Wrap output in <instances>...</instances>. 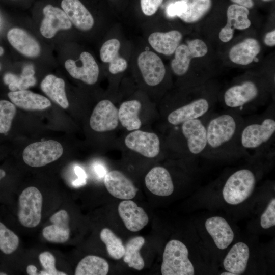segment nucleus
I'll use <instances>...</instances> for the list:
<instances>
[{
	"instance_id": "obj_1",
	"label": "nucleus",
	"mask_w": 275,
	"mask_h": 275,
	"mask_svg": "<svg viewBox=\"0 0 275 275\" xmlns=\"http://www.w3.org/2000/svg\"><path fill=\"white\" fill-rule=\"evenodd\" d=\"M204 120L207 143L203 154L240 152L239 135L244 122L240 114L227 109L220 114H210Z\"/></svg>"
},
{
	"instance_id": "obj_2",
	"label": "nucleus",
	"mask_w": 275,
	"mask_h": 275,
	"mask_svg": "<svg viewBox=\"0 0 275 275\" xmlns=\"http://www.w3.org/2000/svg\"><path fill=\"white\" fill-rule=\"evenodd\" d=\"M270 110L250 121L244 120L239 141L241 152L257 154L268 150L275 134L274 113Z\"/></svg>"
},
{
	"instance_id": "obj_3",
	"label": "nucleus",
	"mask_w": 275,
	"mask_h": 275,
	"mask_svg": "<svg viewBox=\"0 0 275 275\" xmlns=\"http://www.w3.org/2000/svg\"><path fill=\"white\" fill-rule=\"evenodd\" d=\"M260 91L252 80H245L228 88L223 96L224 105L228 110L239 114L257 109L260 105L258 98Z\"/></svg>"
},
{
	"instance_id": "obj_4",
	"label": "nucleus",
	"mask_w": 275,
	"mask_h": 275,
	"mask_svg": "<svg viewBox=\"0 0 275 275\" xmlns=\"http://www.w3.org/2000/svg\"><path fill=\"white\" fill-rule=\"evenodd\" d=\"M162 275H193L195 269L188 258L186 246L176 239L170 240L166 245L161 265Z\"/></svg>"
},
{
	"instance_id": "obj_5",
	"label": "nucleus",
	"mask_w": 275,
	"mask_h": 275,
	"mask_svg": "<svg viewBox=\"0 0 275 275\" xmlns=\"http://www.w3.org/2000/svg\"><path fill=\"white\" fill-rule=\"evenodd\" d=\"M256 183L254 172L248 169L237 170L226 180L222 191L224 200L229 204L237 205L246 200Z\"/></svg>"
},
{
	"instance_id": "obj_6",
	"label": "nucleus",
	"mask_w": 275,
	"mask_h": 275,
	"mask_svg": "<svg viewBox=\"0 0 275 275\" xmlns=\"http://www.w3.org/2000/svg\"><path fill=\"white\" fill-rule=\"evenodd\" d=\"M43 198L39 190L34 186L24 189L18 198L17 213L20 224L27 228H34L41 220Z\"/></svg>"
},
{
	"instance_id": "obj_7",
	"label": "nucleus",
	"mask_w": 275,
	"mask_h": 275,
	"mask_svg": "<svg viewBox=\"0 0 275 275\" xmlns=\"http://www.w3.org/2000/svg\"><path fill=\"white\" fill-rule=\"evenodd\" d=\"M61 144L54 140L35 142L26 146L22 157L24 162L32 167L44 166L59 159L63 154Z\"/></svg>"
},
{
	"instance_id": "obj_8",
	"label": "nucleus",
	"mask_w": 275,
	"mask_h": 275,
	"mask_svg": "<svg viewBox=\"0 0 275 275\" xmlns=\"http://www.w3.org/2000/svg\"><path fill=\"white\" fill-rule=\"evenodd\" d=\"M213 105L207 97H196L170 112L167 119L171 125L176 126L189 120L203 118L211 113Z\"/></svg>"
},
{
	"instance_id": "obj_9",
	"label": "nucleus",
	"mask_w": 275,
	"mask_h": 275,
	"mask_svg": "<svg viewBox=\"0 0 275 275\" xmlns=\"http://www.w3.org/2000/svg\"><path fill=\"white\" fill-rule=\"evenodd\" d=\"M136 63L144 82L148 86H156L164 79L166 67L161 58L155 51L149 49L141 51L136 57Z\"/></svg>"
},
{
	"instance_id": "obj_10",
	"label": "nucleus",
	"mask_w": 275,
	"mask_h": 275,
	"mask_svg": "<svg viewBox=\"0 0 275 275\" xmlns=\"http://www.w3.org/2000/svg\"><path fill=\"white\" fill-rule=\"evenodd\" d=\"M207 52L206 44L199 39L188 41L186 44H180L171 62L172 71L177 76L184 75L188 71L191 59L203 57Z\"/></svg>"
},
{
	"instance_id": "obj_11",
	"label": "nucleus",
	"mask_w": 275,
	"mask_h": 275,
	"mask_svg": "<svg viewBox=\"0 0 275 275\" xmlns=\"http://www.w3.org/2000/svg\"><path fill=\"white\" fill-rule=\"evenodd\" d=\"M65 67L73 78L86 84L94 85L98 80L99 66L93 55L88 51L82 52L76 60H67L65 62Z\"/></svg>"
},
{
	"instance_id": "obj_12",
	"label": "nucleus",
	"mask_w": 275,
	"mask_h": 275,
	"mask_svg": "<svg viewBox=\"0 0 275 275\" xmlns=\"http://www.w3.org/2000/svg\"><path fill=\"white\" fill-rule=\"evenodd\" d=\"M180 125L186 150L191 155L203 154L207 143L204 118L189 120Z\"/></svg>"
},
{
	"instance_id": "obj_13",
	"label": "nucleus",
	"mask_w": 275,
	"mask_h": 275,
	"mask_svg": "<svg viewBox=\"0 0 275 275\" xmlns=\"http://www.w3.org/2000/svg\"><path fill=\"white\" fill-rule=\"evenodd\" d=\"M126 147L148 158L157 156L160 150V140L155 133L135 130L125 138Z\"/></svg>"
},
{
	"instance_id": "obj_14",
	"label": "nucleus",
	"mask_w": 275,
	"mask_h": 275,
	"mask_svg": "<svg viewBox=\"0 0 275 275\" xmlns=\"http://www.w3.org/2000/svg\"><path fill=\"white\" fill-rule=\"evenodd\" d=\"M118 123V109L107 99L101 100L97 104L90 119L91 128L97 132L113 130Z\"/></svg>"
},
{
	"instance_id": "obj_15",
	"label": "nucleus",
	"mask_w": 275,
	"mask_h": 275,
	"mask_svg": "<svg viewBox=\"0 0 275 275\" xmlns=\"http://www.w3.org/2000/svg\"><path fill=\"white\" fill-rule=\"evenodd\" d=\"M44 18L42 20L40 31L46 38L53 37L61 30H69L72 24L64 11L60 8L48 4L43 9Z\"/></svg>"
},
{
	"instance_id": "obj_16",
	"label": "nucleus",
	"mask_w": 275,
	"mask_h": 275,
	"mask_svg": "<svg viewBox=\"0 0 275 275\" xmlns=\"http://www.w3.org/2000/svg\"><path fill=\"white\" fill-rule=\"evenodd\" d=\"M122 43L117 38L112 37L102 44L99 51L101 61L108 65V71L116 75L124 72L128 66L127 59L120 54Z\"/></svg>"
},
{
	"instance_id": "obj_17",
	"label": "nucleus",
	"mask_w": 275,
	"mask_h": 275,
	"mask_svg": "<svg viewBox=\"0 0 275 275\" xmlns=\"http://www.w3.org/2000/svg\"><path fill=\"white\" fill-rule=\"evenodd\" d=\"M248 8L235 4L229 6L227 11V22L219 33V38L223 42L230 41L235 29L244 30L249 28L251 22L249 19Z\"/></svg>"
},
{
	"instance_id": "obj_18",
	"label": "nucleus",
	"mask_w": 275,
	"mask_h": 275,
	"mask_svg": "<svg viewBox=\"0 0 275 275\" xmlns=\"http://www.w3.org/2000/svg\"><path fill=\"white\" fill-rule=\"evenodd\" d=\"M104 183L111 195L123 200L133 199L138 190L130 179L117 170L111 171L106 174Z\"/></svg>"
},
{
	"instance_id": "obj_19",
	"label": "nucleus",
	"mask_w": 275,
	"mask_h": 275,
	"mask_svg": "<svg viewBox=\"0 0 275 275\" xmlns=\"http://www.w3.org/2000/svg\"><path fill=\"white\" fill-rule=\"evenodd\" d=\"M118 211L126 228L131 232L141 230L148 223L149 217L145 211L132 200L121 201Z\"/></svg>"
},
{
	"instance_id": "obj_20",
	"label": "nucleus",
	"mask_w": 275,
	"mask_h": 275,
	"mask_svg": "<svg viewBox=\"0 0 275 275\" xmlns=\"http://www.w3.org/2000/svg\"><path fill=\"white\" fill-rule=\"evenodd\" d=\"M61 5L72 24L77 29L88 31L93 28L94 18L79 0H62Z\"/></svg>"
},
{
	"instance_id": "obj_21",
	"label": "nucleus",
	"mask_w": 275,
	"mask_h": 275,
	"mask_svg": "<svg viewBox=\"0 0 275 275\" xmlns=\"http://www.w3.org/2000/svg\"><path fill=\"white\" fill-rule=\"evenodd\" d=\"M148 189L156 196L165 197L172 194L174 186L171 174L167 169L161 166L152 168L145 178Z\"/></svg>"
},
{
	"instance_id": "obj_22",
	"label": "nucleus",
	"mask_w": 275,
	"mask_h": 275,
	"mask_svg": "<svg viewBox=\"0 0 275 275\" xmlns=\"http://www.w3.org/2000/svg\"><path fill=\"white\" fill-rule=\"evenodd\" d=\"M182 38V33L178 30L155 31L148 35L147 42L155 52L170 56L174 53Z\"/></svg>"
},
{
	"instance_id": "obj_23",
	"label": "nucleus",
	"mask_w": 275,
	"mask_h": 275,
	"mask_svg": "<svg viewBox=\"0 0 275 275\" xmlns=\"http://www.w3.org/2000/svg\"><path fill=\"white\" fill-rule=\"evenodd\" d=\"M52 225L45 227L42 230L44 238L50 242L62 243L68 241L70 230L69 216L65 210L55 213L50 218Z\"/></svg>"
},
{
	"instance_id": "obj_24",
	"label": "nucleus",
	"mask_w": 275,
	"mask_h": 275,
	"mask_svg": "<svg viewBox=\"0 0 275 275\" xmlns=\"http://www.w3.org/2000/svg\"><path fill=\"white\" fill-rule=\"evenodd\" d=\"M7 39L10 44L24 56L35 58L40 54L41 47L38 41L23 29H10L7 33Z\"/></svg>"
},
{
	"instance_id": "obj_25",
	"label": "nucleus",
	"mask_w": 275,
	"mask_h": 275,
	"mask_svg": "<svg viewBox=\"0 0 275 275\" xmlns=\"http://www.w3.org/2000/svg\"><path fill=\"white\" fill-rule=\"evenodd\" d=\"M205 226L218 249L224 250L232 242L234 233L225 218L220 216L209 217L206 221Z\"/></svg>"
},
{
	"instance_id": "obj_26",
	"label": "nucleus",
	"mask_w": 275,
	"mask_h": 275,
	"mask_svg": "<svg viewBox=\"0 0 275 275\" xmlns=\"http://www.w3.org/2000/svg\"><path fill=\"white\" fill-rule=\"evenodd\" d=\"M8 96L15 105L25 110H43L51 106L48 98L27 90L11 91Z\"/></svg>"
},
{
	"instance_id": "obj_27",
	"label": "nucleus",
	"mask_w": 275,
	"mask_h": 275,
	"mask_svg": "<svg viewBox=\"0 0 275 275\" xmlns=\"http://www.w3.org/2000/svg\"><path fill=\"white\" fill-rule=\"evenodd\" d=\"M250 256L247 244L242 242L234 244L223 261V266L226 271L234 275L242 274L245 270Z\"/></svg>"
},
{
	"instance_id": "obj_28",
	"label": "nucleus",
	"mask_w": 275,
	"mask_h": 275,
	"mask_svg": "<svg viewBox=\"0 0 275 275\" xmlns=\"http://www.w3.org/2000/svg\"><path fill=\"white\" fill-rule=\"evenodd\" d=\"M260 51L261 46L258 41L248 38L232 46L229 57L230 60L235 64L247 65L256 59Z\"/></svg>"
},
{
	"instance_id": "obj_29",
	"label": "nucleus",
	"mask_w": 275,
	"mask_h": 275,
	"mask_svg": "<svg viewBox=\"0 0 275 275\" xmlns=\"http://www.w3.org/2000/svg\"><path fill=\"white\" fill-rule=\"evenodd\" d=\"M42 91L53 102L64 109L69 107V102L65 92L64 80L54 75L49 74L42 80Z\"/></svg>"
},
{
	"instance_id": "obj_30",
	"label": "nucleus",
	"mask_w": 275,
	"mask_h": 275,
	"mask_svg": "<svg viewBox=\"0 0 275 275\" xmlns=\"http://www.w3.org/2000/svg\"><path fill=\"white\" fill-rule=\"evenodd\" d=\"M142 104L138 100L122 102L118 109L119 121L128 131L139 129L142 125L139 114Z\"/></svg>"
},
{
	"instance_id": "obj_31",
	"label": "nucleus",
	"mask_w": 275,
	"mask_h": 275,
	"mask_svg": "<svg viewBox=\"0 0 275 275\" xmlns=\"http://www.w3.org/2000/svg\"><path fill=\"white\" fill-rule=\"evenodd\" d=\"M109 264L104 258L95 255H88L78 263L75 275H106L109 271Z\"/></svg>"
},
{
	"instance_id": "obj_32",
	"label": "nucleus",
	"mask_w": 275,
	"mask_h": 275,
	"mask_svg": "<svg viewBox=\"0 0 275 275\" xmlns=\"http://www.w3.org/2000/svg\"><path fill=\"white\" fill-rule=\"evenodd\" d=\"M145 241L142 236H136L129 239L124 246L123 260L129 267L137 270H141L144 267L145 262L140 250Z\"/></svg>"
},
{
	"instance_id": "obj_33",
	"label": "nucleus",
	"mask_w": 275,
	"mask_h": 275,
	"mask_svg": "<svg viewBox=\"0 0 275 275\" xmlns=\"http://www.w3.org/2000/svg\"><path fill=\"white\" fill-rule=\"evenodd\" d=\"M185 4V12L180 16L183 21L192 23L198 21L210 10L212 0H182Z\"/></svg>"
},
{
	"instance_id": "obj_34",
	"label": "nucleus",
	"mask_w": 275,
	"mask_h": 275,
	"mask_svg": "<svg viewBox=\"0 0 275 275\" xmlns=\"http://www.w3.org/2000/svg\"><path fill=\"white\" fill-rule=\"evenodd\" d=\"M100 238L105 244L108 255L115 260L123 257L125 247L121 239L111 229L103 228L100 233Z\"/></svg>"
},
{
	"instance_id": "obj_35",
	"label": "nucleus",
	"mask_w": 275,
	"mask_h": 275,
	"mask_svg": "<svg viewBox=\"0 0 275 275\" xmlns=\"http://www.w3.org/2000/svg\"><path fill=\"white\" fill-rule=\"evenodd\" d=\"M19 245L18 236L0 221V253L10 256L16 252Z\"/></svg>"
},
{
	"instance_id": "obj_36",
	"label": "nucleus",
	"mask_w": 275,
	"mask_h": 275,
	"mask_svg": "<svg viewBox=\"0 0 275 275\" xmlns=\"http://www.w3.org/2000/svg\"><path fill=\"white\" fill-rule=\"evenodd\" d=\"M16 112V107L13 103L0 100V133H6L10 129Z\"/></svg>"
},
{
	"instance_id": "obj_37",
	"label": "nucleus",
	"mask_w": 275,
	"mask_h": 275,
	"mask_svg": "<svg viewBox=\"0 0 275 275\" xmlns=\"http://www.w3.org/2000/svg\"><path fill=\"white\" fill-rule=\"evenodd\" d=\"M4 82L8 85L11 91L26 90L35 85L36 80L34 76H18L11 73H7L4 76Z\"/></svg>"
},
{
	"instance_id": "obj_38",
	"label": "nucleus",
	"mask_w": 275,
	"mask_h": 275,
	"mask_svg": "<svg viewBox=\"0 0 275 275\" xmlns=\"http://www.w3.org/2000/svg\"><path fill=\"white\" fill-rule=\"evenodd\" d=\"M39 259L44 268L39 271V275H66L65 272L56 269V259L51 253L47 251L42 252L39 255Z\"/></svg>"
},
{
	"instance_id": "obj_39",
	"label": "nucleus",
	"mask_w": 275,
	"mask_h": 275,
	"mask_svg": "<svg viewBox=\"0 0 275 275\" xmlns=\"http://www.w3.org/2000/svg\"><path fill=\"white\" fill-rule=\"evenodd\" d=\"M261 226L268 229L275 225V199L272 198L268 204L260 218Z\"/></svg>"
},
{
	"instance_id": "obj_40",
	"label": "nucleus",
	"mask_w": 275,
	"mask_h": 275,
	"mask_svg": "<svg viewBox=\"0 0 275 275\" xmlns=\"http://www.w3.org/2000/svg\"><path fill=\"white\" fill-rule=\"evenodd\" d=\"M163 0H140L142 13L147 17L154 15L161 5Z\"/></svg>"
},
{
	"instance_id": "obj_41",
	"label": "nucleus",
	"mask_w": 275,
	"mask_h": 275,
	"mask_svg": "<svg viewBox=\"0 0 275 275\" xmlns=\"http://www.w3.org/2000/svg\"><path fill=\"white\" fill-rule=\"evenodd\" d=\"M186 9L185 3L182 0H178L170 3L166 7V12L170 18L179 17L185 12Z\"/></svg>"
},
{
	"instance_id": "obj_42",
	"label": "nucleus",
	"mask_w": 275,
	"mask_h": 275,
	"mask_svg": "<svg viewBox=\"0 0 275 275\" xmlns=\"http://www.w3.org/2000/svg\"><path fill=\"white\" fill-rule=\"evenodd\" d=\"M264 43L268 46L275 45V31L274 30L268 32L265 36Z\"/></svg>"
},
{
	"instance_id": "obj_43",
	"label": "nucleus",
	"mask_w": 275,
	"mask_h": 275,
	"mask_svg": "<svg viewBox=\"0 0 275 275\" xmlns=\"http://www.w3.org/2000/svg\"><path fill=\"white\" fill-rule=\"evenodd\" d=\"M235 4L245 7L247 8H251L254 6L253 0H231Z\"/></svg>"
},
{
	"instance_id": "obj_44",
	"label": "nucleus",
	"mask_w": 275,
	"mask_h": 275,
	"mask_svg": "<svg viewBox=\"0 0 275 275\" xmlns=\"http://www.w3.org/2000/svg\"><path fill=\"white\" fill-rule=\"evenodd\" d=\"M35 74L34 67L32 65H28L25 66L22 71L21 75L24 76H31Z\"/></svg>"
},
{
	"instance_id": "obj_45",
	"label": "nucleus",
	"mask_w": 275,
	"mask_h": 275,
	"mask_svg": "<svg viewBox=\"0 0 275 275\" xmlns=\"http://www.w3.org/2000/svg\"><path fill=\"white\" fill-rule=\"evenodd\" d=\"M74 172L78 178L86 179L87 175L84 170L79 166L74 168Z\"/></svg>"
},
{
	"instance_id": "obj_46",
	"label": "nucleus",
	"mask_w": 275,
	"mask_h": 275,
	"mask_svg": "<svg viewBox=\"0 0 275 275\" xmlns=\"http://www.w3.org/2000/svg\"><path fill=\"white\" fill-rule=\"evenodd\" d=\"M26 272L29 275H39L37 267L34 265H29L26 267Z\"/></svg>"
},
{
	"instance_id": "obj_47",
	"label": "nucleus",
	"mask_w": 275,
	"mask_h": 275,
	"mask_svg": "<svg viewBox=\"0 0 275 275\" xmlns=\"http://www.w3.org/2000/svg\"><path fill=\"white\" fill-rule=\"evenodd\" d=\"M86 179L78 178L73 181L72 183V185L75 187H78L85 185Z\"/></svg>"
},
{
	"instance_id": "obj_48",
	"label": "nucleus",
	"mask_w": 275,
	"mask_h": 275,
	"mask_svg": "<svg viewBox=\"0 0 275 275\" xmlns=\"http://www.w3.org/2000/svg\"><path fill=\"white\" fill-rule=\"evenodd\" d=\"M95 170L99 176H103L105 174V171L103 167L100 165H97L95 166Z\"/></svg>"
},
{
	"instance_id": "obj_49",
	"label": "nucleus",
	"mask_w": 275,
	"mask_h": 275,
	"mask_svg": "<svg viewBox=\"0 0 275 275\" xmlns=\"http://www.w3.org/2000/svg\"><path fill=\"white\" fill-rule=\"evenodd\" d=\"M6 171L2 169H0V181L6 176Z\"/></svg>"
},
{
	"instance_id": "obj_50",
	"label": "nucleus",
	"mask_w": 275,
	"mask_h": 275,
	"mask_svg": "<svg viewBox=\"0 0 275 275\" xmlns=\"http://www.w3.org/2000/svg\"><path fill=\"white\" fill-rule=\"evenodd\" d=\"M221 274V275H234L233 273L230 272L228 271H227L226 272H223Z\"/></svg>"
},
{
	"instance_id": "obj_51",
	"label": "nucleus",
	"mask_w": 275,
	"mask_h": 275,
	"mask_svg": "<svg viewBox=\"0 0 275 275\" xmlns=\"http://www.w3.org/2000/svg\"><path fill=\"white\" fill-rule=\"evenodd\" d=\"M4 53V49L3 48L0 46V56H2Z\"/></svg>"
},
{
	"instance_id": "obj_52",
	"label": "nucleus",
	"mask_w": 275,
	"mask_h": 275,
	"mask_svg": "<svg viewBox=\"0 0 275 275\" xmlns=\"http://www.w3.org/2000/svg\"><path fill=\"white\" fill-rule=\"evenodd\" d=\"M264 1H269V0H264Z\"/></svg>"
}]
</instances>
